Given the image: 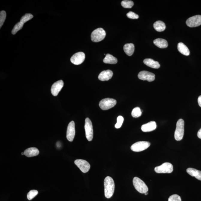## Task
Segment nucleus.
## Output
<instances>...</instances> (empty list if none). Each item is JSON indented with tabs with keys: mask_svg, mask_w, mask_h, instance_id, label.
Listing matches in <instances>:
<instances>
[{
	"mask_svg": "<svg viewBox=\"0 0 201 201\" xmlns=\"http://www.w3.org/2000/svg\"><path fill=\"white\" fill-rule=\"evenodd\" d=\"M151 145L150 143L146 141H140L135 143L132 145L131 149L135 152H139L144 151L148 148Z\"/></svg>",
	"mask_w": 201,
	"mask_h": 201,
	"instance_id": "6",
	"label": "nucleus"
},
{
	"mask_svg": "<svg viewBox=\"0 0 201 201\" xmlns=\"http://www.w3.org/2000/svg\"><path fill=\"white\" fill-rule=\"evenodd\" d=\"M155 171L157 173H171L173 171L172 164L165 162L155 168Z\"/></svg>",
	"mask_w": 201,
	"mask_h": 201,
	"instance_id": "8",
	"label": "nucleus"
},
{
	"mask_svg": "<svg viewBox=\"0 0 201 201\" xmlns=\"http://www.w3.org/2000/svg\"><path fill=\"white\" fill-rule=\"evenodd\" d=\"M187 172L190 175L194 176L196 179L201 181V171L194 168H190L187 169Z\"/></svg>",
	"mask_w": 201,
	"mask_h": 201,
	"instance_id": "20",
	"label": "nucleus"
},
{
	"mask_svg": "<svg viewBox=\"0 0 201 201\" xmlns=\"http://www.w3.org/2000/svg\"><path fill=\"white\" fill-rule=\"evenodd\" d=\"M157 126L156 122L154 121H151L146 124H144L141 127V130L145 132H148L155 130Z\"/></svg>",
	"mask_w": 201,
	"mask_h": 201,
	"instance_id": "16",
	"label": "nucleus"
},
{
	"mask_svg": "<svg viewBox=\"0 0 201 201\" xmlns=\"http://www.w3.org/2000/svg\"><path fill=\"white\" fill-rule=\"evenodd\" d=\"M7 13L4 10H1L0 12V28L2 27L5 20Z\"/></svg>",
	"mask_w": 201,
	"mask_h": 201,
	"instance_id": "29",
	"label": "nucleus"
},
{
	"mask_svg": "<svg viewBox=\"0 0 201 201\" xmlns=\"http://www.w3.org/2000/svg\"><path fill=\"white\" fill-rule=\"evenodd\" d=\"M123 49L126 54L129 56H131L134 53V46L132 43L126 44L124 45Z\"/></svg>",
	"mask_w": 201,
	"mask_h": 201,
	"instance_id": "22",
	"label": "nucleus"
},
{
	"mask_svg": "<svg viewBox=\"0 0 201 201\" xmlns=\"http://www.w3.org/2000/svg\"><path fill=\"white\" fill-rule=\"evenodd\" d=\"M185 132V122L183 119H179L176 124L175 132V139L177 141H180L183 138Z\"/></svg>",
	"mask_w": 201,
	"mask_h": 201,
	"instance_id": "2",
	"label": "nucleus"
},
{
	"mask_svg": "<svg viewBox=\"0 0 201 201\" xmlns=\"http://www.w3.org/2000/svg\"><path fill=\"white\" fill-rule=\"evenodd\" d=\"M85 58V53L79 52L75 54L70 59V61L75 65H79L84 62Z\"/></svg>",
	"mask_w": 201,
	"mask_h": 201,
	"instance_id": "10",
	"label": "nucleus"
},
{
	"mask_svg": "<svg viewBox=\"0 0 201 201\" xmlns=\"http://www.w3.org/2000/svg\"><path fill=\"white\" fill-rule=\"evenodd\" d=\"M168 201H182V199L179 195L175 194L170 196Z\"/></svg>",
	"mask_w": 201,
	"mask_h": 201,
	"instance_id": "32",
	"label": "nucleus"
},
{
	"mask_svg": "<svg viewBox=\"0 0 201 201\" xmlns=\"http://www.w3.org/2000/svg\"><path fill=\"white\" fill-rule=\"evenodd\" d=\"M74 163L82 173H87L90 170V164L86 161L83 159H77L75 161Z\"/></svg>",
	"mask_w": 201,
	"mask_h": 201,
	"instance_id": "9",
	"label": "nucleus"
},
{
	"mask_svg": "<svg viewBox=\"0 0 201 201\" xmlns=\"http://www.w3.org/2000/svg\"><path fill=\"white\" fill-rule=\"evenodd\" d=\"M124 122V118L122 116H119L117 118V122L115 125L116 129L120 128Z\"/></svg>",
	"mask_w": 201,
	"mask_h": 201,
	"instance_id": "31",
	"label": "nucleus"
},
{
	"mask_svg": "<svg viewBox=\"0 0 201 201\" xmlns=\"http://www.w3.org/2000/svg\"><path fill=\"white\" fill-rule=\"evenodd\" d=\"M121 4L124 8H131L134 5V2L132 1L126 0L122 1Z\"/></svg>",
	"mask_w": 201,
	"mask_h": 201,
	"instance_id": "27",
	"label": "nucleus"
},
{
	"mask_svg": "<svg viewBox=\"0 0 201 201\" xmlns=\"http://www.w3.org/2000/svg\"><path fill=\"white\" fill-rule=\"evenodd\" d=\"M103 62L107 64H115L117 63L118 61L113 55L107 54L103 60Z\"/></svg>",
	"mask_w": 201,
	"mask_h": 201,
	"instance_id": "23",
	"label": "nucleus"
},
{
	"mask_svg": "<svg viewBox=\"0 0 201 201\" xmlns=\"http://www.w3.org/2000/svg\"><path fill=\"white\" fill-rule=\"evenodd\" d=\"M142 114V112L139 107L134 108L132 112V116L134 118L139 117Z\"/></svg>",
	"mask_w": 201,
	"mask_h": 201,
	"instance_id": "25",
	"label": "nucleus"
},
{
	"mask_svg": "<svg viewBox=\"0 0 201 201\" xmlns=\"http://www.w3.org/2000/svg\"><path fill=\"white\" fill-rule=\"evenodd\" d=\"M21 155H24V152H22L21 153Z\"/></svg>",
	"mask_w": 201,
	"mask_h": 201,
	"instance_id": "37",
	"label": "nucleus"
},
{
	"mask_svg": "<svg viewBox=\"0 0 201 201\" xmlns=\"http://www.w3.org/2000/svg\"><path fill=\"white\" fill-rule=\"evenodd\" d=\"M85 129L86 137L89 141H91L93 138V129L91 121L88 118L85 120Z\"/></svg>",
	"mask_w": 201,
	"mask_h": 201,
	"instance_id": "7",
	"label": "nucleus"
},
{
	"mask_svg": "<svg viewBox=\"0 0 201 201\" xmlns=\"http://www.w3.org/2000/svg\"><path fill=\"white\" fill-rule=\"evenodd\" d=\"M64 86V82L62 80H59L55 82L52 85L51 89L52 94L54 96H57Z\"/></svg>",
	"mask_w": 201,
	"mask_h": 201,
	"instance_id": "14",
	"label": "nucleus"
},
{
	"mask_svg": "<svg viewBox=\"0 0 201 201\" xmlns=\"http://www.w3.org/2000/svg\"><path fill=\"white\" fill-rule=\"evenodd\" d=\"M104 194L106 198L110 199L112 197L115 190V184L110 176L106 177L104 181Z\"/></svg>",
	"mask_w": 201,
	"mask_h": 201,
	"instance_id": "1",
	"label": "nucleus"
},
{
	"mask_svg": "<svg viewBox=\"0 0 201 201\" xmlns=\"http://www.w3.org/2000/svg\"><path fill=\"white\" fill-rule=\"evenodd\" d=\"M198 102L199 106L201 107V96H199L198 99Z\"/></svg>",
	"mask_w": 201,
	"mask_h": 201,
	"instance_id": "34",
	"label": "nucleus"
},
{
	"mask_svg": "<svg viewBox=\"0 0 201 201\" xmlns=\"http://www.w3.org/2000/svg\"><path fill=\"white\" fill-rule=\"evenodd\" d=\"M106 35V34L103 29L101 28L96 29L91 33V40L94 42H99L104 39Z\"/></svg>",
	"mask_w": 201,
	"mask_h": 201,
	"instance_id": "4",
	"label": "nucleus"
},
{
	"mask_svg": "<svg viewBox=\"0 0 201 201\" xmlns=\"http://www.w3.org/2000/svg\"><path fill=\"white\" fill-rule=\"evenodd\" d=\"M75 134V122L72 121L69 123L67 127V139L70 142H72L74 139Z\"/></svg>",
	"mask_w": 201,
	"mask_h": 201,
	"instance_id": "12",
	"label": "nucleus"
},
{
	"mask_svg": "<svg viewBox=\"0 0 201 201\" xmlns=\"http://www.w3.org/2000/svg\"><path fill=\"white\" fill-rule=\"evenodd\" d=\"M113 75V72L111 70H104L99 74L98 78L99 80L101 81H107L111 79Z\"/></svg>",
	"mask_w": 201,
	"mask_h": 201,
	"instance_id": "15",
	"label": "nucleus"
},
{
	"mask_svg": "<svg viewBox=\"0 0 201 201\" xmlns=\"http://www.w3.org/2000/svg\"><path fill=\"white\" fill-rule=\"evenodd\" d=\"M24 24L23 23L20 22H18L17 24H16L13 27V30L12 31V34L13 35L16 34L17 33L18 31H19V30H21L23 27Z\"/></svg>",
	"mask_w": 201,
	"mask_h": 201,
	"instance_id": "26",
	"label": "nucleus"
},
{
	"mask_svg": "<svg viewBox=\"0 0 201 201\" xmlns=\"http://www.w3.org/2000/svg\"><path fill=\"white\" fill-rule=\"evenodd\" d=\"M148 192H147L145 193V195H148Z\"/></svg>",
	"mask_w": 201,
	"mask_h": 201,
	"instance_id": "36",
	"label": "nucleus"
},
{
	"mask_svg": "<svg viewBox=\"0 0 201 201\" xmlns=\"http://www.w3.org/2000/svg\"><path fill=\"white\" fill-rule=\"evenodd\" d=\"M127 17L132 19H137L139 18V15L133 12H130L127 14Z\"/></svg>",
	"mask_w": 201,
	"mask_h": 201,
	"instance_id": "33",
	"label": "nucleus"
},
{
	"mask_svg": "<svg viewBox=\"0 0 201 201\" xmlns=\"http://www.w3.org/2000/svg\"><path fill=\"white\" fill-rule=\"evenodd\" d=\"M24 155L28 157H32L37 156L39 154V151L37 148L31 147L26 149L24 152Z\"/></svg>",
	"mask_w": 201,
	"mask_h": 201,
	"instance_id": "17",
	"label": "nucleus"
},
{
	"mask_svg": "<svg viewBox=\"0 0 201 201\" xmlns=\"http://www.w3.org/2000/svg\"><path fill=\"white\" fill-rule=\"evenodd\" d=\"M138 77L140 79L143 81H147L148 82H152L155 80V75L153 73L146 71H142L140 72Z\"/></svg>",
	"mask_w": 201,
	"mask_h": 201,
	"instance_id": "13",
	"label": "nucleus"
},
{
	"mask_svg": "<svg viewBox=\"0 0 201 201\" xmlns=\"http://www.w3.org/2000/svg\"><path fill=\"white\" fill-rule=\"evenodd\" d=\"M153 27L156 31L158 32H162L165 30L166 28V25L163 22L161 21H156L153 24Z\"/></svg>",
	"mask_w": 201,
	"mask_h": 201,
	"instance_id": "24",
	"label": "nucleus"
},
{
	"mask_svg": "<svg viewBox=\"0 0 201 201\" xmlns=\"http://www.w3.org/2000/svg\"><path fill=\"white\" fill-rule=\"evenodd\" d=\"M153 43L156 46L161 49L166 48L168 47V43L167 40L162 38H157L153 41Z\"/></svg>",
	"mask_w": 201,
	"mask_h": 201,
	"instance_id": "19",
	"label": "nucleus"
},
{
	"mask_svg": "<svg viewBox=\"0 0 201 201\" xmlns=\"http://www.w3.org/2000/svg\"><path fill=\"white\" fill-rule=\"evenodd\" d=\"M133 185L135 188L140 193L145 194L148 191V186L142 179L137 177L133 179Z\"/></svg>",
	"mask_w": 201,
	"mask_h": 201,
	"instance_id": "3",
	"label": "nucleus"
},
{
	"mask_svg": "<svg viewBox=\"0 0 201 201\" xmlns=\"http://www.w3.org/2000/svg\"><path fill=\"white\" fill-rule=\"evenodd\" d=\"M144 64L148 67L154 69H158L160 67L158 62L151 59H146L143 61Z\"/></svg>",
	"mask_w": 201,
	"mask_h": 201,
	"instance_id": "18",
	"label": "nucleus"
},
{
	"mask_svg": "<svg viewBox=\"0 0 201 201\" xmlns=\"http://www.w3.org/2000/svg\"><path fill=\"white\" fill-rule=\"evenodd\" d=\"M186 23L189 27H198L201 25V15H195L189 18L187 20Z\"/></svg>",
	"mask_w": 201,
	"mask_h": 201,
	"instance_id": "11",
	"label": "nucleus"
},
{
	"mask_svg": "<svg viewBox=\"0 0 201 201\" xmlns=\"http://www.w3.org/2000/svg\"><path fill=\"white\" fill-rule=\"evenodd\" d=\"M117 101L115 99L106 98L102 99L99 103V106L102 110H107L113 108L116 105Z\"/></svg>",
	"mask_w": 201,
	"mask_h": 201,
	"instance_id": "5",
	"label": "nucleus"
},
{
	"mask_svg": "<svg viewBox=\"0 0 201 201\" xmlns=\"http://www.w3.org/2000/svg\"><path fill=\"white\" fill-rule=\"evenodd\" d=\"M33 17V15L31 13H26L23 16L21 17L20 22L24 24L27 22L28 21L30 20Z\"/></svg>",
	"mask_w": 201,
	"mask_h": 201,
	"instance_id": "28",
	"label": "nucleus"
},
{
	"mask_svg": "<svg viewBox=\"0 0 201 201\" xmlns=\"http://www.w3.org/2000/svg\"><path fill=\"white\" fill-rule=\"evenodd\" d=\"M197 136L199 138L201 139V128L199 130L197 133Z\"/></svg>",
	"mask_w": 201,
	"mask_h": 201,
	"instance_id": "35",
	"label": "nucleus"
},
{
	"mask_svg": "<svg viewBox=\"0 0 201 201\" xmlns=\"http://www.w3.org/2000/svg\"><path fill=\"white\" fill-rule=\"evenodd\" d=\"M178 50L182 54L185 56H189L190 52L186 46L182 43H179L178 44Z\"/></svg>",
	"mask_w": 201,
	"mask_h": 201,
	"instance_id": "21",
	"label": "nucleus"
},
{
	"mask_svg": "<svg viewBox=\"0 0 201 201\" xmlns=\"http://www.w3.org/2000/svg\"><path fill=\"white\" fill-rule=\"evenodd\" d=\"M38 194V191L36 190H30L28 193L27 197L29 200H31Z\"/></svg>",
	"mask_w": 201,
	"mask_h": 201,
	"instance_id": "30",
	"label": "nucleus"
}]
</instances>
